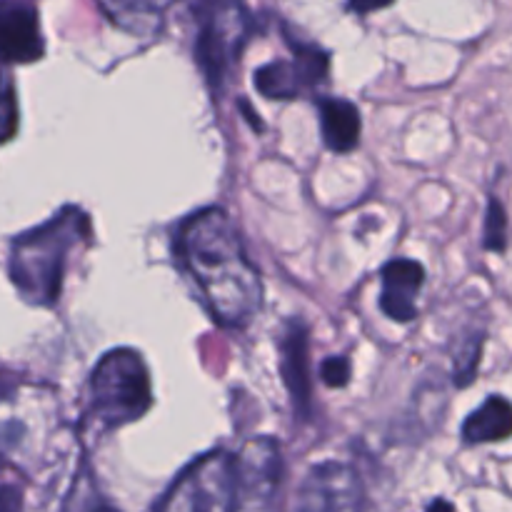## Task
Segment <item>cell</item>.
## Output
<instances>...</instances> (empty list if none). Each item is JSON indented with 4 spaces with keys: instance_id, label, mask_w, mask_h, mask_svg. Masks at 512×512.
Masks as SVG:
<instances>
[{
    "instance_id": "obj_1",
    "label": "cell",
    "mask_w": 512,
    "mask_h": 512,
    "mask_svg": "<svg viewBox=\"0 0 512 512\" xmlns=\"http://www.w3.org/2000/svg\"><path fill=\"white\" fill-rule=\"evenodd\" d=\"M178 255L225 328H245L263 305V280L223 208H205L178 230Z\"/></svg>"
},
{
    "instance_id": "obj_2",
    "label": "cell",
    "mask_w": 512,
    "mask_h": 512,
    "mask_svg": "<svg viewBox=\"0 0 512 512\" xmlns=\"http://www.w3.org/2000/svg\"><path fill=\"white\" fill-rule=\"evenodd\" d=\"M88 240L90 218L73 205H65L48 223L18 235L10 245L8 273L20 298L38 308H53L70 253Z\"/></svg>"
},
{
    "instance_id": "obj_3",
    "label": "cell",
    "mask_w": 512,
    "mask_h": 512,
    "mask_svg": "<svg viewBox=\"0 0 512 512\" xmlns=\"http://www.w3.org/2000/svg\"><path fill=\"white\" fill-rule=\"evenodd\" d=\"M153 405L150 373L138 350L118 348L98 360L90 375V418L105 430H115L143 418Z\"/></svg>"
},
{
    "instance_id": "obj_4",
    "label": "cell",
    "mask_w": 512,
    "mask_h": 512,
    "mask_svg": "<svg viewBox=\"0 0 512 512\" xmlns=\"http://www.w3.org/2000/svg\"><path fill=\"white\" fill-rule=\"evenodd\" d=\"M250 35H253V18L238 0H213L203 10L195 53L200 68L208 75L210 88L220 90L223 80L240 60Z\"/></svg>"
},
{
    "instance_id": "obj_5",
    "label": "cell",
    "mask_w": 512,
    "mask_h": 512,
    "mask_svg": "<svg viewBox=\"0 0 512 512\" xmlns=\"http://www.w3.org/2000/svg\"><path fill=\"white\" fill-rule=\"evenodd\" d=\"M155 510L228 512L235 510L233 455L213 450L195 460L173 488L155 503Z\"/></svg>"
},
{
    "instance_id": "obj_6",
    "label": "cell",
    "mask_w": 512,
    "mask_h": 512,
    "mask_svg": "<svg viewBox=\"0 0 512 512\" xmlns=\"http://www.w3.org/2000/svg\"><path fill=\"white\" fill-rule=\"evenodd\" d=\"M235 510H268L283 483V453L278 440L255 438L233 455Z\"/></svg>"
},
{
    "instance_id": "obj_7",
    "label": "cell",
    "mask_w": 512,
    "mask_h": 512,
    "mask_svg": "<svg viewBox=\"0 0 512 512\" xmlns=\"http://www.w3.org/2000/svg\"><path fill=\"white\" fill-rule=\"evenodd\" d=\"M293 58L273 60L255 73V88L260 95L273 100H293L313 93L325 83L330 68V55L315 45L293 43Z\"/></svg>"
},
{
    "instance_id": "obj_8",
    "label": "cell",
    "mask_w": 512,
    "mask_h": 512,
    "mask_svg": "<svg viewBox=\"0 0 512 512\" xmlns=\"http://www.w3.org/2000/svg\"><path fill=\"white\" fill-rule=\"evenodd\" d=\"M363 503V483L350 465H315L300 485V510H358Z\"/></svg>"
},
{
    "instance_id": "obj_9",
    "label": "cell",
    "mask_w": 512,
    "mask_h": 512,
    "mask_svg": "<svg viewBox=\"0 0 512 512\" xmlns=\"http://www.w3.org/2000/svg\"><path fill=\"white\" fill-rule=\"evenodd\" d=\"M43 53L45 38L35 5L30 0H0V63H33Z\"/></svg>"
},
{
    "instance_id": "obj_10",
    "label": "cell",
    "mask_w": 512,
    "mask_h": 512,
    "mask_svg": "<svg viewBox=\"0 0 512 512\" xmlns=\"http://www.w3.org/2000/svg\"><path fill=\"white\" fill-rule=\"evenodd\" d=\"M425 285V268L418 260L398 258L383 268L380 308L395 323H410L418 315V295Z\"/></svg>"
},
{
    "instance_id": "obj_11",
    "label": "cell",
    "mask_w": 512,
    "mask_h": 512,
    "mask_svg": "<svg viewBox=\"0 0 512 512\" xmlns=\"http://www.w3.org/2000/svg\"><path fill=\"white\" fill-rule=\"evenodd\" d=\"M310 335L303 320H290L280 340V370L290 390V400L300 418L310 413Z\"/></svg>"
},
{
    "instance_id": "obj_12",
    "label": "cell",
    "mask_w": 512,
    "mask_h": 512,
    "mask_svg": "<svg viewBox=\"0 0 512 512\" xmlns=\"http://www.w3.org/2000/svg\"><path fill=\"white\" fill-rule=\"evenodd\" d=\"M320 130H323L325 148L333 153H350L360 143V113L350 100L323 98L318 100Z\"/></svg>"
},
{
    "instance_id": "obj_13",
    "label": "cell",
    "mask_w": 512,
    "mask_h": 512,
    "mask_svg": "<svg viewBox=\"0 0 512 512\" xmlns=\"http://www.w3.org/2000/svg\"><path fill=\"white\" fill-rule=\"evenodd\" d=\"M512 410L510 403L500 395L488 398L468 420L463 423V440L468 445L480 443H495V440H505L512 430Z\"/></svg>"
},
{
    "instance_id": "obj_14",
    "label": "cell",
    "mask_w": 512,
    "mask_h": 512,
    "mask_svg": "<svg viewBox=\"0 0 512 512\" xmlns=\"http://www.w3.org/2000/svg\"><path fill=\"white\" fill-rule=\"evenodd\" d=\"M175 0H110L120 23L130 30L153 28V20H158Z\"/></svg>"
},
{
    "instance_id": "obj_15",
    "label": "cell",
    "mask_w": 512,
    "mask_h": 512,
    "mask_svg": "<svg viewBox=\"0 0 512 512\" xmlns=\"http://www.w3.org/2000/svg\"><path fill=\"white\" fill-rule=\"evenodd\" d=\"M505 230H508V218H505L503 205H500L498 198H490L488 215H485V250H490V253H505V248H508Z\"/></svg>"
},
{
    "instance_id": "obj_16",
    "label": "cell",
    "mask_w": 512,
    "mask_h": 512,
    "mask_svg": "<svg viewBox=\"0 0 512 512\" xmlns=\"http://www.w3.org/2000/svg\"><path fill=\"white\" fill-rule=\"evenodd\" d=\"M18 130V103H15V88L8 75L0 70V143L10 140Z\"/></svg>"
},
{
    "instance_id": "obj_17",
    "label": "cell",
    "mask_w": 512,
    "mask_h": 512,
    "mask_svg": "<svg viewBox=\"0 0 512 512\" xmlns=\"http://www.w3.org/2000/svg\"><path fill=\"white\" fill-rule=\"evenodd\" d=\"M320 378L328 388H345L350 380L348 358H328L320 365Z\"/></svg>"
},
{
    "instance_id": "obj_18",
    "label": "cell",
    "mask_w": 512,
    "mask_h": 512,
    "mask_svg": "<svg viewBox=\"0 0 512 512\" xmlns=\"http://www.w3.org/2000/svg\"><path fill=\"white\" fill-rule=\"evenodd\" d=\"M23 435H25V428L20 423H15V420H5V423H0V468L8 463L10 453H15L18 445L23 443Z\"/></svg>"
},
{
    "instance_id": "obj_19",
    "label": "cell",
    "mask_w": 512,
    "mask_h": 512,
    "mask_svg": "<svg viewBox=\"0 0 512 512\" xmlns=\"http://www.w3.org/2000/svg\"><path fill=\"white\" fill-rule=\"evenodd\" d=\"M395 0H348V8L358 15L375 13V10H383L388 5H393Z\"/></svg>"
},
{
    "instance_id": "obj_20",
    "label": "cell",
    "mask_w": 512,
    "mask_h": 512,
    "mask_svg": "<svg viewBox=\"0 0 512 512\" xmlns=\"http://www.w3.org/2000/svg\"><path fill=\"white\" fill-rule=\"evenodd\" d=\"M18 383H20L18 375L8 373V370H0V403H3V400H8L10 395L15 393Z\"/></svg>"
}]
</instances>
